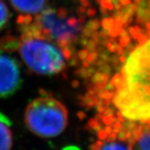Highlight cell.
<instances>
[{
    "label": "cell",
    "mask_w": 150,
    "mask_h": 150,
    "mask_svg": "<svg viewBox=\"0 0 150 150\" xmlns=\"http://www.w3.org/2000/svg\"><path fill=\"white\" fill-rule=\"evenodd\" d=\"M141 1H142V0H134V2H135V4H139L140 2H141Z\"/></svg>",
    "instance_id": "obj_27"
},
{
    "label": "cell",
    "mask_w": 150,
    "mask_h": 150,
    "mask_svg": "<svg viewBox=\"0 0 150 150\" xmlns=\"http://www.w3.org/2000/svg\"><path fill=\"white\" fill-rule=\"evenodd\" d=\"M148 39H149L148 35H143V34H141V33H140L139 35V37H138L139 43L140 45H143L144 43H146V42L148 41Z\"/></svg>",
    "instance_id": "obj_13"
},
{
    "label": "cell",
    "mask_w": 150,
    "mask_h": 150,
    "mask_svg": "<svg viewBox=\"0 0 150 150\" xmlns=\"http://www.w3.org/2000/svg\"><path fill=\"white\" fill-rule=\"evenodd\" d=\"M124 65L126 86L112 103L125 121L150 125V40L136 48Z\"/></svg>",
    "instance_id": "obj_1"
},
{
    "label": "cell",
    "mask_w": 150,
    "mask_h": 150,
    "mask_svg": "<svg viewBox=\"0 0 150 150\" xmlns=\"http://www.w3.org/2000/svg\"><path fill=\"white\" fill-rule=\"evenodd\" d=\"M130 42V38L128 36V35H125V36H121L120 38H119V43L120 45L124 48L127 46V44Z\"/></svg>",
    "instance_id": "obj_12"
},
{
    "label": "cell",
    "mask_w": 150,
    "mask_h": 150,
    "mask_svg": "<svg viewBox=\"0 0 150 150\" xmlns=\"http://www.w3.org/2000/svg\"><path fill=\"white\" fill-rule=\"evenodd\" d=\"M5 118L0 117V150H11L13 135Z\"/></svg>",
    "instance_id": "obj_9"
},
{
    "label": "cell",
    "mask_w": 150,
    "mask_h": 150,
    "mask_svg": "<svg viewBox=\"0 0 150 150\" xmlns=\"http://www.w3.org/2000/svg\"><path fill=\"white\" fill-rule=\"evenodd\" d=\"M132 22H133V17H131V18H129V20H128V21H127L126 23H124V27H128V26H129V24H130V23H131Z\"/></svg>",
    "instance_id": "obj_23"
},
{
    "label": "cell",
    "mask_w": 150,
    "mask_h": 150,
    "mask_svg": "<svg viewBox=\"0 0 150 150\" xmlns=\"http://www.w3.org/2000/svg\"><path fill=\"white\" fill-rule=\"evenodd\" d=\"M134 48H135V47L134 46V44L129 42V43L127 44V46H126V53H132L134 50Z\"/></svg>",
    "instance_id": "obj_16"
},
{
    "label": "cell",
    "mask_w": 150,
    "mask_h": 150,
    "mask_svg": "<svg viewBox=\"0 0 150 150\" xmlns=\"http://www.w3.org/2000/svg\"><path fill=\"white\" fill-rule=\"evenodd\" d=\"M21 70L14 58L0 50V99L15 93L21 87Z\"/></svg>",
    "instance_id": "obj_5"
},
{
    "label": "cell",
    "mask_w": 150,
    "mask_h": 150,
    "mask_svg": "<svg viewBox=\"0 0 150 150\" xmlns=\"http://www.w3.org/2000/svg\"><path fill=\"white\" fill-rule=\"evenodd\" d=\"M125 35H128V33L125 29L122 28L121 29V32H120V36H125Z\"/></svg>",
    "instance_id": "obj_24"
},
{
    "label": "cell",
    "mask_w": 150,
    "mask_h": 150,
    "mask_svg": "<svg viewBox=\"0 0 150 150\" xmlns=\"http://www.w3.org/2000/svg\"><path fill=\"white\" fill-rule=\"evenodd\" d=\"M9 20V10L3 0H0V31Z\"/></svg>",
    "instance_id": "obj_10"
},
{
    "label": "cell",
    "mask_w": 150,
    "mask_h": 150,
    "mask_svg": "<svg viewBox=\"0 0 150 150\" xmlns=\"http://www.w3.org/2000/svg\"><path fill=\"white\" fill-rule=\"evenodd\" d=\"M28 130L41 138H54L61 134L69 122L64 105L50 96H40L28 103L24 113Z\"/></svg>",
    "instance_id": "obj_2"
},
{
    "label": "cell",
    "mask_w": 150,
    "mask_h": 150,
    "mask_svg": "<svg viewBox=\"0 0 150 150\" xmlns=\"http://www.w3.org/2000/svg\"><path fill=\"white\" fill-rule=\"evenodd\" d=\"M111 63H112L113 65L117 66V65L118 64V63H119V60H118V59L116 56H113L112 58H111Z\"/></svg>",
    "instance_id": "obj_19"
},
{
    "label": "cell",
    "mask_w": 150,
    "mask_h": 150,
    "mask_svg": "<svg viewBox=\"0 0 150 150\" xmlns=\"http://www.w3.org/2000/svg\"><path fill=\"white\" fill-rule=\"evenodd\" d=\"M100 12L103 14H108V11L106 8H104L103 7H100Z\"/></svg>",
    "instance_id": "obj_25"
},
{
    "label": "cell",
    "mask_w": 150,
    "mask_h": 150,
    "mask_svg": "<svg viewBox=\"0 0 150 150\" xmlns=\"http://www.w3.org/2000/svg\"><path fill=\"white\" fill-rule=\"evenodd\" d=\"M147 6L150 8V0H148V2H147Z\"/></svg>",
    "instance_id": "obj_28"
},
{
    "label": "cell",
    "mask_w": 150,
    "mask_h": 150,
    "mask_svg": "<svg viewBox=\"0 0 150 150\" xmlns=\"http://www.w3.org/2000/svg\"><path fill=\"white\" fill-rule=\"evenodd\" d=\"M24 24V33L48 38L59 45L64 53L67 47L74 43L81 28L79 21L69 16L66 11L53 8L43 9L35 17L33 23Z\"/></svg>",
    "instance_id": "obj_4"
},
{
    "label": "cell",
    "mask_w": 150,
    "mask_h": 150,
    "mask_svg": "<svg viewBox=\"0 0 150 150\" xmlns=\"http://www.w3.org/2000/svg\"><path fill=\"white\" fill-rule=\"evenodd\" d=\"M99 70L103 72L104 74H109L111 73V68L108 65H104L101 68H99Z\"/></svg>",
    "instance_id": "obj_15"
},
{
    "label": "cell",
    "mask_w": 150,
    "mask_h": 150,
    "mask_svg": "<svg viewBox=\"0 0 150 150\" xmlns=\"http://www.w3.org/2000/svg\"><path fill=\"white\" fill-rule=\"evenodd\" d=\"M126 57L125 56H123V55H122V56H120L119 58H118V60H119V62H121L122 64H124L125 62H126Z\"/></svg>",
    "instance_id": "obj_21"
},
{
    "label": "cell",
    "mask_w": 150,
    "mask_h": 150,
    "mask_svg": "<svg viewBox=\"0 0 150 150\" xmlns=\"http://www.w3.org/2000/svg\"><path fill=\"white\" fill-rule=\"evenodd\" d=\"M119 2H120V4H122V5H128L129 4H131V0H119Z\"/></svg>",
    "instance_id": "obj_20"
},
{
    "label": "cell",
    "mask_w": 150,
    "mask_h": 150,
    "mask_svg": "<svg viewBox=\"0 0 150 150\" xmlns=\"http://www.w3.org/2000/svg\"><path fill=\"white\" fill-rule=\"evenodd\" d=\"M108 49L111 52V53H115V46L113 45L112 42L108 43Z\"/></svg>",
    "instance_id": "obj_17"
},
{
    "label": "cell",
    "mask_w": 150,
    "mask_h": 150,
    "mask_svg": "<svg viewBox=\"0 0 150 150\" xmlns=\"http://www.w3.org/2000/svg\"><path fill=\"white\" fill-rule=\"evenodd\" d=\"M98 139L90 146V150H132V145L128 139H123L118 134L107 133L103 129H99Z\"/></svg>",
    "instance_id": "obj_6"
},
{
    "label": "cell",
    "mask_w": 150,
    "mask_h": 150,
    "mask_svg": "<svg viewBox=\"0 0 150 150\" xmlns=\"http://www.w3.org/2000/svg\"><path fill=\"white\" fill-rule=\"evenodd\" d=\"M12 6L19 13L26 15H37L43 11L48 0H9Z\"/></svg>",
    "instance_id": "obj_8"
},
{
    "label": "cell",
    "mask_w": 150,
    "mask_h": 150,
    "mask_svg": "<svg viewBox=\"0 0 150 150\" xmlns=\"http://www.w3.org/2000/svg\"><path fill=\"white\" fill-rule=\"evenodd\" d=\"M147 33H148V34H147V35H148V37L150 38V29H149V30H148V32H147Z\"/></svg>",
    "instance_id": "obj_29"
},
{
    "label": "cell",
    "mask_w": 150,
    "mask_h": 150,
    "mask_svg": "<svg viewBox=\"0 0 150 150\" xmlns=\"http://www.w3.org/2000/svg\"><path fill=\"white\" fill-rule=\"evenodd\" d=\"M136 23L140 24V25H144L145 23V21L144 20L143 18H141V17L139 16V15H137V17H136Z\"/></svg>",
    "instance_id": "obj_18"
},
{
    "label": "cell",
    "mask_w": 150,
    "mask_h": 150,
    "mask_svg": "<svg viewBox=\"0 0 150 150\" xmlns=\"http://www.w3.org/2000/svg\"><path fill=\"white\" fill-rule=\"evenodd\" d=\"M144 24H145V29H146V30H149L150 29V20L146 21V23H145Z\"/></svg>",
    "instance_id": "obj_22"
},
{
    "label": "cell",
    "mask_w": 150,
    "mask_h": 150,
    "mask_svg": "<svg viewBox=\"0 0 150 150\" xmlns=\"http://www.w3.org/2000/svg\"><path fill=\"white\" fill-rule=\"evenodd\" d=\"M132 136L129 139L132 150H150V125L139 124L131 129Z\"/></svg>",
    "instance_id": "obj_7"
},
{
    "label": "cell",
    "mask_w": 150,
    "mask_h": 150,
    "mask_svg": "<svg viewBox=\"0 0 150 150\" xmlns=\"http://www.w3.org/2000/svg\"><path fill=\"white\" fill-rule=\"evenodd\" d=\"M19 53L28 69L38 74H57L66 66L64 50L41 36L24 33L19 44Z\"/></svg>",
    "instance_id": "obj_3"
},
{
    "label": "cell",
    "mask_w": 150,
    "mask_h": 150,
    "mask_svg": "<svg viewBox=\"0 0 150 150\" xmlns=\"http://www.w3.org/2000/svg\"><path fill=\"white\" fill-rule=\"evenodd\" d=\"M134 28H135V30H136V32L139 35L140 33H141V28H140L139 26H138V25H136V26H134Z\"/></svg>",
    "instance_id": "obj_26"
},
{
    "label": "cell",
    "mask_w": 150,
    "mask_h": 150,
    "mask_svg": "<svg viewBox=\"0 0 150 150\" xmlns=\"http://www.w3.org/2000/svg\"><path fill=\"white\" fill-rule=\"evenodd\" d=\"M114 20L112 18H103L102 21L103 27L104 28L105 30H109L113 25Z\"/></svg>",
    "instance_id": "obj_11"
},
{
    "label": "cell",
    "mask_w": 150,
    "mask_h": 150,
    "mask_svg": "<svg viewBox=\"0 0 150 150\" xmlns=\"http://www.w3.org/2000/svg\"><path fill=\"white\" fill-rule=\"evenodd\" d=\"M129 33H130V34H131V36L134 38V39H138L139 34L137 33V32H136V30H135L134 27H130L129 28Z\"/></svg>",
    "instance_id": "obj_14"
}]
</instances>
